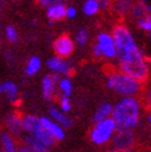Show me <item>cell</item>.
<instances>
[{
    "instance_id": "6da1fadb",
    "label": "cell",
    "mask_w": 151,
    "mask_h": 152,
    "mask_svg": "<svg viewBox=\"0 0 151 152\" xmlns=\"http://www.w3.org/2000/svg\"><path fill=\"white\" fill-rule=\"evenodd\" d=\"M110 34L117 47V69L145 84L150 78L151 64L133 31L124 22H117Z\"/></svg>"
},
{
    "instance_id": "7a4b0ae2",
    "label": "cell",
    "mask_w": 151,
    "mask_h": 152,
    "mask_svg": "<svg viewBox=\"0 0 151 152\" xmlns=\"http://www.w3.org/2000/svg\"><path fill=\"white\" fill-rule=\"evenodd\" d=\"M144 109L141 98H119L113 104L110 118L114 120L118 130L136 131V129L142 123Z\"/></svg>"
},
{
    "instance_id": "3957f363",
    "label": "cell",
    "mask_w": 151,
    "mask_h": 152,
    "mask_svg": "<svg viewBox=\"0 0 151 152\" xmlns=\"http://www.w3.org/2000/svg\"><path fill=\"white\" fill-rule=\"evenodd\" d=\"M107 88L120 98H141L145 84L118 69H113L105 78Z\"/></svg>"
},
{
    "instance_id": "277c9868",
    "label": "cell",
    "mask_w": 151,
    "mask_h": 152,
    "mask_svg": "<svg viewBox=\"0 0 151 152\" xmlns=\"http://www.w3.org/2000/svg\"><path fill=\"white\" fill-rule=\"evenodd\" d=\"M22 130H24L22 134H26L36 139L39 142H41L42 145H45L48 148H52L57 142L43 129L40 121V116L35 115V114H24L22 115Z\"/></svg>"
},
{
    "instance_id": "5b68a950",
    "label": "cell",
    "mask_w": 151,
    "mask_h": 152,
    "mask_svg": "<svg viewBox=\"0 0 151 152\" xmlns=\"http://www.w3.org/2000/svg\"><path fill=\"white\" fill-rule=\"evenodd\" d=\"M117 130L118 127L114 123V120L111 118H108L93 124V126L89 129L88 139L94 146L102 147L110 143Z\"/></svg>"
},
{
    "instance_id": "8992f818",
    "label": "cell",
    "mask_w": 151,
    "mask_h": 152,
    "mask_svg": "<svg viewBox=\"0 0 151 152\" xmlns=\"http://www.w3.org/2000/svg\"><path fill=\"white\" fill-rule=\"evenodd\" d=\"M92 55L97 59L114 61L117 58V47L110 31L102 30L97 34L92 45Z\"/></svg>"
},
{
    "instance_id": "52a82bcc",
    "label": "cell",
    "mask_w": 151,
    "mask_h": 152,
    "mask_svg": "<svg viewBox=\"0 0 151 152\" xmlns=\"http://www.w3.org/2000/svg\"><path fill=\"white\" fill-rule=\"evenodd\" d=\"M138 134L131 130H117L110 141V148L117 151H128L138 147Z\"/></svg>"
},
{
    "instance_id": "ba28073f",
    "label": "cell",
    "mask_w": 151,
    "mask_h": 152,
    "mask_svg": "<svg viewBox=\"0 0 151 152\" xmlns=\"http://www.w3.org/2000/svg\"><path fill=\"white\" fill-rule=\"evenodd\" d=\"M52 48H54L55 56L68 59V57L73 55V52L76 50L73 37L70 36L68 34H62L57 36L54 43H52Z\"/></svg>"
},
{
    "instance_id": "9c48e42d",
    "label": "cell",
    "mask_w": 151,
    "mask_h": 152,
    "mask_svg": "<svg viewBox=\"0 0 151 152\" xmlns=\"http://www.w3.org/2000/svg\"><path fill=\"white\" fill-rule=\"evenodd\" d=\"M47 68L51 71L52 74H57L59 77H70L73 73V66L68 59H65L57 56H52L46 62Z\"/></svg>"
},
{
    "instance_id": "30bf717a",
    "label": "cell",
    "mask_w": 151,
    "mask_h": 152,
    "mask_svg": "<svg viewBox=\"0 0 151 152\" xmlns=\"http://www.w3.org/2000/svg\"><path fill=\"white\" fill-rule=\"evenodd\" d=\"M61 78L57 74H46L41 79V96L46 102H52L57 98V82Z\"/></svg>"
},
{
    "instance_id": "8fae6325",
    "label": "cell",
    "mask_w": 151,
    "mask_h": 152,
    "mask_svg": "<svg viewBox=\"0 0 151 152\" xmlns=\"http://www.w3.org/2000/svg\"><path fill=\"white\" fill-rule=\"evenodd\" d=\"M4 126L7 132L19 140L24 132L22 130V114L18 111L9 113L4 119Z\"/></svg>"
},
{
    "instance_id": "7c38bea8",
    "label": "cell",
    "mask_w": 151,
    "mask_h": 152,
    "mask_svg": "<svg viewBox=\"0 0 151 152\" xmlns=\"http://www.w3.org/2000/svg\"><path fill=\"white\" fill-rule=\"evenodd\" d=\"M67 5L63 1H54L50 6L46 7V16L48 19V24L54 25L57 21H62L66 19Z\"/></svg>"
},
{
    "instance_id": "4fadbf2b",
    "label": "cell",
    "mask_w": 151,
    "mask_h": 152,
    "mask_svg": "<svg viewBox=\"0 0 151 152\" xmlns=\"http://www.w3.org/2000/svg\"><path fill=\"white\" fill-rule=\"evenodd\" d=\"M40 121H41V124H42L45 130H46L56 141L65 140L66 130L62 126H59L58 124L55 123V121H52L48 116H40Z\"/></svg>"
},
{
    "instance_id": "5bb4252c",
    "label": "cell",
    "mask_w": 151,
    "mask_h": 152,
    "mask_svg": "<svg viewBox=\"0 0 151 152\" xmlns=\"http://www.w3.org/2000/svg\"><path fill=\"white\" fill-rule=\"evenodd\" d=\"M48 118L52 120V121H55L56 124H58L59 126H62L65 130L66 129H70L72 125H73V121L72 119L67 115V114L62 113L61 110H59L57 106H50L48 108Z\"/></svg>"
},
{
    "instance_id": "9a60e30c",
    "label": "cell",
    "mask_w": 151,
    "mask_h": 152,
    "mask_svg": "<svg viewBox=\"0 0 151 152\" xmlns=\"http://www.w3.org/2000/svg\"><path fill=\"white\" fill-rule=\"evenodd\" d=\"M146 15H151V4L145 3V1H139L134 3L131 10L129 12V18L136 21L141 18L146 16Z\"/></svg>"
},
{
    "instance_id": "2e32d148",
    "label": "cell",
    "mask_w": 151,
    "mask_h": 152,
    "mask_svg": "<svg viewBox=\"0 0 151 152\" xmlns=\"http://www.w3.org/2000/svg\"><path fill=\"white\" fill-rule=\"evenodd\" d=\"M0 143H1L3 152H16L18 151V139L14 137L6 130L0 132Z\"/></svg>"
},
{
    "instance_id": "e0dca14e",
    "label": "cell",
    "mask_w": 151,
    "mask_h": 152,
    "mask_svg": "<svg viewBox=\"0 0 151 152\" xmlns=\"http://www.w3.org/2000/svg\"><path fill=\"white\" fill-rule=\"evenodd\" d=\"M111 113H113V103L111 102H102L94 110L93 121L97 123V121L108 119L111 116Z\"/></svg>"
},
{
    "instance_id": "ac0fdd59",
    "label": "cell",
    "mask_w": 151,
    "mask_h": 152,
    "mask_svg": "<svg viewBox=\"0 0 151 152\" xmlns=\"http://www.w3.org/2000/svg\"><path fill=\"white\" fill-rule=\"evenodd\" d=\"M1 90L3 94L7 96L11 103H16L19 99V88L16 86V83L12 80H4L1 83Z\"/></svg>"
},
{
    "instance_id": "d6986e66",
    "label": "cell",
    "mask_w": 151,
    "mask_h": 152,
    "mask_svg": "<svg viewBox=\"0 0 151 152\" xmlns=\"http://www.w3.org/2000/svg\"><path fill=\"white\" fill-rule=\"evenodd\" d=\"M133 5H134V3L129 1V0H119V1L111 3V9H113V11L118 15V16L123 18V16L129 15Z\"/></svg>"
},
{
    "instance_id": "ffe728a7",
    "label": "cell",
    "mask_w": 151,
    "mask_h": 152,
    "mask_svg": "<svg viewBox=\"0 0 151 152\" xmlns=\"http://www.w3.org/2000/svg\"><path fill=\"white\" fill-rule=\"evenodd\" d=\"M57 92H59V95H63L70 98L73 92V84L70 77H61L57 82ZM57 95V96H59Z\"/></svg>"
},
{
    "instance_id": "44dd1931",
    "label": "cell",
    "mask_w": 151,
    "mask_h": 152,
    "mask_svg": "<svg viewBox=\"0 0 151 152\" xmlns=\"http://www.w3.org/2000/svg\"><path fill=\"white\" fill-rule=\"evenodd\" d=\"M42 67V61L40 57L37 56H31L29 58L27 63H26V67H25V73L26 75H29V77H31V75H35L40 72Z\"/></svg>"
},
{
    "instance_id": "7402d4cb",
    "label": "cell",
    "mask_w": 151,
    "mask_h": 152,
    "mask_svg": "<svg viewBox=\"0 0 151 152\" xmlns=\"http://www.w3.org/2000/svg\"><path fill=\"white\" fill-rule=\"evenodd\" d=\"M89 40H90V35H89V31L86 27L78 28L77 32H76V35H74V37H73L74 45L78 46L79 48H84L89 43Z\"/></svg>"
},
{
    "instance_id": "603a6c76",
    "label": "cell",
    "mask_w": 151,
    "mask_h": 152,
    "mask_svg": "<svg viewBox=\"0 0 151 152\" xmlns=\"http://www.w3.org/2000/svg\"><path fill=\"white\" fill-rule=\"evenodd\" d=\"M82 11L86 16H94L100 11L99 0H86L82 4Z\"/></svg>"
},
{
    "instance_id": "cb8c5ba5",
    "label": "cell",
    "mask_w": 151,
    "mask_h": 152,
    "mask_svg": "<svg viewBox=\"0 0 151 152\" xmlns=\"http://www.w3.org/2000/svg\"><path fill=\"white\" fill-rule=\"evenodd\" d=\"M141 100L144 104V108L146 111H151V82L147 86L144 87V92L141 95Z\"/></svg>"
},
{
    "instance_id": "d4e9b609",
    "label": "cell",
    "mask_w": 151,
    "mask_h": 152,
    "mask_svg": "<svg viewBox=\"0 0 151 152\" xmlns=\"http://www.w3.org/2000/svg\"><path fill=\"white\" fill-rule=\"evenodd\" d=\"M4 34H5V37H6V40L9 41L10 43H15V42H18L19 40V34H18V30L15 26L12 25H7L4 30Z\"/></svg>"
},
{
    "instance_id": "484cf974",
    "label": "cell",
    "mask_w": 151,
    "mask_h": 152,
    "mask_svg": "<svg viewBox=\"0 0 151 152\" xmlns=\"http://www.w3.org/2000/svg\"><path fill=\"white\" fill-rule=\"evenodd\" d=\"M135 22H136L138 28L141 30V31H144L146 34L151 31V15H146V16L136 20Z\"/></svg>"
},
{
    "instance_id": "4316f807",
    "label": "cell",
    "mask_w": 151,
    "mask_h": 152,
    "mask_svg": "<svg viewBox=\"0 0 151 152\" xmlns=\"http://www.w3.org/2000/svg\"><path fill=\"white\" fill-rule=\"evenodd\" d=\"M57 102H58V106H57V108L61 110L62 113L67 114V113H70V111H71V109H72V104H71L70 98L63 96V95H59V96H57Z\"/></svg>"
},
{
    "instance_id": "83f0119b",
    "label": "cell",
    "mask_w": 151,
    "mask_h": 152,
    "mask_svg": "<svg viewBox=\"0 0 151 152\" xmlns=\"http://www.w3.org/2000/svg\"><path fill=\"white\" fill-rule=\"evenodd\" d=\"M78 15V9L74 5H67L66 10V18L67 19H76Z\"/></svg>"
},
{
    "instance_id": "f1b7e54d",
    "label": "cell",
    "mask_w": 151,
    "mask_h": 152,
    "mask_svg": "<svg viewBox=\"0 0 151 152\" xmlns=\"http://www.w3.org/2000/svg\"><path fill=\"white\" fill-rule=\"evenodd\" d=\"M16 152H40V151H37L32 147H30L27 145H25V143H20V145L18 146V151Z\"/></svg>"
},
{
    "instance_id": "f546056e",
    "label": "cell",
    "mask_w": 151,
    "mask_h": 152,
    "mask_svg": "<svg viewBox=\"0 0 151 152\" xmlns=\"http://www.w3.org/2000/svg\"><path fill=\"white\" fill-rule=\"evenodd\" d=\"M99 5H100V10H108V9L111 7V3L110 1H105V0L99 1Z\"/></svg>"
},
{
    "instance_id": "4dcf8cb0",
    "label": "cell",
    "mask_w": 151,
    "mask_h": 152,
    "mask_svg": "<svg viewBox=\"0 0 151 152\" xmlns=\"http://www.w3.org/2000/svg\"><path fill=\"white\" fill-rule=\"evenodd\" d=\"M105 152H142V151H141V150H139V147H136V148H133V150H128V151H117V150L109 148V150H107Z\"/></svg>"
},
{
    "instance_id": "1f68e13d",
    "label": "cell",
    "mask_w": 151,
    "mask_h": 152,
    "mask_svg": "<svg viewBox=\"0 0 151 152\" xmlns=\"http://www.w3.org/2000/svg\"><path fill=\"white\" fill-rule=\"evenodd\" d=\"M145 123L149 126V129H151V111H146V114H145Z\"/></svg>"
},
{
    "instance_id": "d6a6232c",
    "label": "cell",
    "mask_w": 151,
    "mask_h": 152,
    "mask_svg": "<svg viewBox=\"0 0 151 152\" xmlns=\"http://www.w3.org/2000/svg\"><path fill=\"white\" fill-rule=\"evenodd\" d=\"M147 39H149V42L151 43V31H150V32H147Z\"/></svg>"
},
{
    "instance_id": "836d02e7",
    "label": "cell",
    "mask_w": 151,
    "mask_h": 152,
    "mask_svg": "<svg viewBox=\"0 0 151 152\" xmlns=\"http://www.w3.org/2000/svg\"><path fill=\"white\" fill-rule=\"evenodd\" d=\"M147 136H149V139H151V129L147 130Z\"/></svg>"
},
{
    "instance_id": "e575fe53",
    "label": "cell",
    "mask_w": 151,
    "mask_h": 152,
    "mask_svg": "<svg viewBox=\"0 0 151 152\" xmlns=\"http://www.w3.org/2000/svg\"><path fill=\"white\" fill-rule=\"evenodd\" d=\"M147 59H149V62H150V64H151V55L147 57Z\"/></svg>"
},
{
    "instance_id": "d590c367",
    "label": "cell",
    "mask_w": 151,
    "mask_h": 152,
    "mask_svg": "<svg viewBox=\"0 0 151 152\" xmlns=\"http://www.w3.org/2000/svg\"><path fill=\"white\" fill-rule=\"evenodd\" d=\"M145 152H151V146H150V147H149V148H147Z\"/></svg>"
},
{
    "instance_id": "8d00e7d4",
    "label": "cell",
    "mask_w": 151,
    "mask_h": 152,
    "mask_svg": "<svg viewBox=\"0 0 151 152\" xmlns=\"http://www.w3.org/2000/svg\"><path fill=\"white\" fill-rule=\"evenodd\" d=\"M0 152H1V151H0Z\"/></svg>"
}]
</instances>
